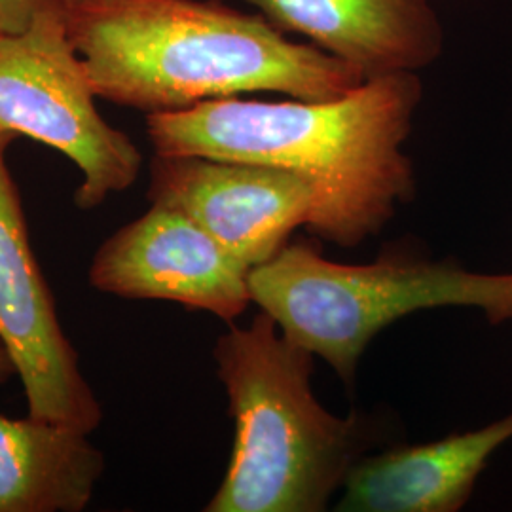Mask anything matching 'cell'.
<instances>
[{
	"mask_svg": "<svg viewBox=\"0 0 512 512\" xmlns=\"http://www.w3.org/2000/svg\"><path fill=\"white\" fill-rule=\"evenodd\" d=\"M313 353L260 310L215 346L236 421L234 450L207 512H319L357 463L365 429L338 418L311 391Z\"/></svg>",
	"mask_w": 512,
	"mask_h": 512,
	"instance_id": "cell-3",
	"label": "cell"
},
{
	"mask_svg": "<svg viewBox=\"0 0 512 512\" xmlns=\"http://www.w3.org/2000/svg\"><path fill=\"white\" fill-rule=\"evenodd\" d=\"M76 2H86V0H67V4H76Z\"/></svg>",
	"mask_w": 512,
	"mask_h": 512,
	"instance_id": "cell-14",
	"label": "cell"
},
{
	"mask_svg": "<svg viewBox=\"0 0 512 512\" xmlns=\"http://www.w3.org/2000/svg\"><path fill=\"white\" fill-rule=\"evenodd\" d=\"M16 133L0 128V338L12 353L29 416L92 433L103 410L61 329L6 165Z\"/></svg>",
	"mask_w": 512,
	"mask_h": 512,
	"instance_id": "cell-6",
	"label": "cell"
},
{
	"mask_svg": "<svg viewBox=\"0 0 512 512\" xmlns=\"http://www.w3.org/2000/svg\"><path fill=\"white\" fill-rule=\"evenodd\" d=\"M281 33L355 67L365 78L418 73L444 50L431 0H245Z\"/></svg>",
	"mask_w": 512,
	"mask_h": 512,
	"instance_id": "cell-9",
	"label": "cell"
},
{
	"mask_svg": "<svg viewBox=\"0 0 512 512\" xmlns=\"http://www.w3.org/2000/svg\"><path fill=\"white\" fill-rule=\"evenodd\" d=\"M61 4L67 0H0V33H19L29 27L38 12Z\"/></svg>",
	"mask_w": 512,
	"mask_h": 512,
	"instance_id": "cell-12",
	"label": "cell"
},
{
	"mask_svg": "<svg viewBox=\"0 0 512 512\" xmlns=\"http://www.w3.org/2000/svg\"><path fill=\"white\" fill-rule=\"evenodd\" d=\"M14 374H18V368L6 342L0 338V384H6Z\"/></svg>",
	"mask_w": 512,
	"mask_h": 512,
	"instance_id": "cell-13",
	"label": "cell"
},
{
	"mask_svg": "<svg viewBox=\"0 0 512 512\" xmlns=\"http://www.w3.org/2000/svg\"><path fill=\"white\" fill-rule=\"evenodd\" d=\"M421 97L418 74H384L325 101L226 97L152 112L147 133L162 156L272 165L306 177L315 188L308 232L349 249L414 200L404 143Z\"/></svg>",
	"mask_w": 512,
	"mask_h": 512,
	"instance_id": "cell-1",
	"label": "cell"
},
{
	"mask_svg": "<svg viewBox=\"0 0 512 512\" xmlns=\"http://www.w3.org/2000/svg\"><path fill=\"white\" fill-rule=\"evenodd\" d=\"M511 439L512 414L476 431L357 459L338 511H461L495 450Z\"/></svg>",
	"mask_w": 512,
	"mask_h": 512,
	"instance_id": "cell-10",
	"label": "cell"
},
{
	"mask_svg": "<svg viewBox=\"0 0 512 512\" xmlns=\"http://www.w3.org/2000/svg\"><path fill=\"white\" fill-rule=\"evenodd\" d=\"M249 274L196 220L152 203L101 245L90 283L101 293L171 300L232 323L253 304Z\"/></svg>",
	"mask_w": 512,
	"mask_h": 512,
	"instance_id": "cell-8",
	"label": "cell"
},
{
	"mask_svg": "<svg viewBox=\"0 0 512 512\" xmlns=\"http://www.w3.org/2000/svg\"><path fill=\"white\" fill-rule=\"evenodd\" d=\"M67 29L95 95L147 114L243 93L325 101L366 80L215 0H86L67 4Z\"/></svg>",
	"mask_w": 512,
	"mask_h": 512,
	"instance_id": "cell-2",
	"label": "cell"
},
{
	"mask_svg": "<svg viewBox=\"0 0 512 512\" xmlns=\"http://www.w3.org/2000/svg\"><path fill=\"white\" fill-rule=\"evenodd\" d=\"M105 471L88 433L0 414V512H80Z\"/></svg>",
	"mask_w": 512,
	"mask_h": 512,
	"instance_id": "cell-11",
	"label": "cell"
},
{
	"mask_svg": "<svg viewBox=\"0 0 512 512\" xmlns=\"http://www.w3.org/2000/svg\"><path fill=\"white\" fill-rule=\"evenodd\" d=\"M90 76L67 29V4L38 12L27 29L0 33V128L65 154L82 173L74 194L93 209L137 181L143 156L95 107Z\"/></svg>",
	"mask_w": 512,
	"mask_h": 512,
	"instance_id": "cell-5",
	"label": "cell"
},
{
	"mask_svg": "<svg viewBox=\"0 0 512 512\" xmlns=\"http://www.w3.org/2000/svg\"><path fill=\"white\" fill-rule=\"evenodd\" d=\"M148 198L183 211L253 270L310 222L315 188L306 177L272 165L156 154Z\"/></svg>",
	"mask_w": 512,
	"mask_h": 512,
	"instance_id": "cell-7",
	"label": "cell"
},
{
	"mask_svg": "<svg viewBox=\"0 0 512 512\" xmlns=\"http://www.w3.org/2000/svg\"><path fill=\"white\" fill-rule=\"evenodd\" d=\"M249 287L253 304L346 385L374 336L408 313L476 308L492 325L512 321V274H476L456 262L340 264L310 245L287 243L251 270Z\"/></svg>",
	"mask_w": 512,
	"mask_h": 512,
	"instance_id": "cell-4",
	"label": "cell"
}]
</instances>
